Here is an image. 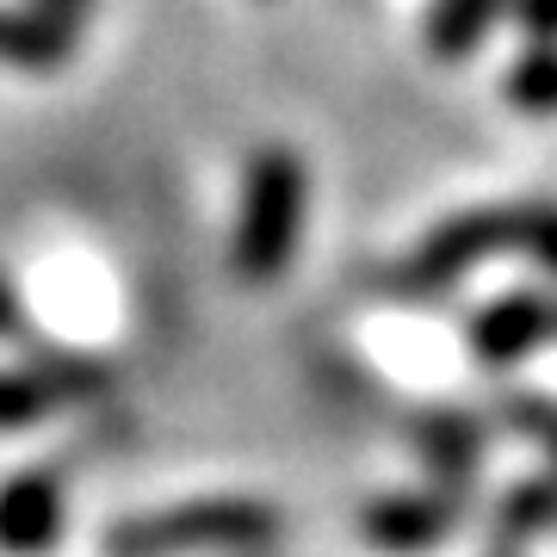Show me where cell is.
I'll return each instance as SVG.
<instances>
[{"mask_svg": "<svg viewBox=\"0 0 557 557\" xmlns=\"http://www.w3.org/2000/svg\"><path fill=\"white\" fill-rule=\"evenodd\" d=\"M38 7H44V13H57V20H69V25L94 13V0H38Z\"/></svg>", "mask_w": 557, "mask_h": 557, "instance_id": "cell-18", "label": "cell"}, {"mask_svg": "<svg viewBox=\"0 0 557 557\" xmlns=\"http://www.w3.org/2000/svg\"><path fill=\"white\" fill-rule=\"evenodd\" d=\"M508 13L533 32V44H557V0H508Z\"/></svg>", "mask_w": 557, "mask_h": 557, "instance_id": "cell-16", "label": "cell"}, {"mask_svg": "<svg viewBox=\"0 0 557 557\" xmlns=\"http://www.w3.org/2000/svg\"><path fill=\"white\" fill-rule=\"evenodd\" d=\"M304 199H310V180H304L298 149L267 143L248 174H242V211H236V273L255 285H273L292 255H298V230H304Z\"/></svg>", "mask_w": 557, "mask_h": 557, "instance_id": "cell-2", "label": "cell"}, {"mask_svg": "<svg viewBox=\"0 0 557 557\" xmlns=\"http://www.w3.org/2000/svg\"><path fill=\"white\" fill-rule=\"evenodd\" d=\"M465 515V496L458 490H391V496L366 502L359 508V533L372 539L384 557H428L446 545V533Z\"/></svg>", "mask_w": 557, "mask_h": 557, "instance_id": "cell-4", "label": "cell"}, {"mask_svg": "<svg viewBox=\"0 0 557 557\" xmlns=\"http://www.w3.org/2000/svg\"><path fill=\"white\" fill-rule=\"evenodd\" d=\"M496 13H502V0H434V13H428V50L440 62H465L483 44Z\"/></svg>", "mask_w": 557, "mask_h": 557, "instance_id": "cell-11", "label": "cell"}, {"mask_svg": "<svg viewBox=\"0 0 557 557\" xmlns=\"http://www.w3.org/2000/svg\"><path fill=\"white\" fill-rule=\"evenodd\" d=\"M520 255L557 278V205H520Z\"/></svg>", "mask_w": 557, "mask_h": 557, "instance_id": "cell-15", "label": "cell"}, {"mask_svg": "<svg viewBox=\"0 0 557 557\" xmlns=\"http://www.w3.org/2000/svg\"><path fill=\"white\" fill-rule=\"evenodd\" d=\"M552 335H557V298H539V292H508L471 322L478 366H490V372H508L520 359H533Z\"/></svg>", "mask_w": 557, "mask_h": 557, "instance_id": "cell-6", "label": "cell"}, {"mask_svg": "<svg viewBox=\"0 0 557 557\" xmlns=\"http://www.w3.org/2000/svg\"><path fill=\"white\" fill-rule=\"evenodd\" d=\"M278 539V508L260 496H199L106 527V557H260Z\"/></svg>", "mask_w": 557, "mask_h": 557, "instance_id": "cell-1", "label": "cell"}, {"mask_svg": "<svg viewBox=\"0 0 557 557\" xmlns=\"http://www.w3.org/2000/svg\"><path fill=\"white\" fill-rule=\"evenodd\" d=\"M409 446H416V458L428 465V478L440 490H458L465 496L471 478H478V465H483L490 428L471 409H428V416L409 421Z\"/></svg>", "mask_w": 557, "mask_h": 557, "instance_id": "cell-7", "label": "cell"}, {"mask_svg": "<svg viewBox=\"0 0 557 557\" xmlns=\"http://www.w3.org/2000/svg\"><path fill=\"white\" fill-rule=\"evenodd\" d=\"M25 335V304H20V285L0 273V341Z\"/></svg>", "mask_w": 557, "mask_h": 557, "instance_id": "cell-17", "label": "cell"}, {"mask_svg": "<svg viewBox=\"0 0 557 557\" xmlns=\"http://www.w3.org/2000/svg\"><path fill=\"white\" fill-rule=\"evenodd\" d=\"M69 533V496L57 471L0 478V557H44Z\"/></svg>", "mask_w": 557, "mask_h": 557, "instance_id": "cell-5", "label": "cell"}, {"mask_svg": "<svg viewBox=\"0 0 557 557\" xmlns=\"http://www.w3.org/2000/svg\"><path fill=\"white\" fill-rule=\"evenodd\" d=\"M50 409H57V397L44 391V379L32 372V366H20V372H0V434L32 428V421H44Z\"/></svg>", "mask_w": 557, "mask_h": 557, "instance_id": "cell-13", "label": "cell"}, {"mask_svg": "<svg viewBox=\"0 0 557 557\" xmlns=\"http://www.w3.org/2000/svg\"><path fill=\"white\" fill-rule=\"evenodd\" d=\"M508 100H515L527 119H557V44H533V50L508 69Z\"/></svg>", "mask_w": 557, "mask_h": 557, "instance_id": "cell-12", "label": "cell"}, {"mask_svg": "<svg viewBox=\"0 0 557 557\" xmlns=\"http://www.w3.org/2000/svg\"><path fill=\"white\" fill-rule=\"evenodd\" d=\"M508 428L539 440V453L552 458V478H557V397H508Z\"/></svg>", "mask_w": 557, "mask_h": 557, "instance_id": "cell-14", "label": "cell"}, {"mask_svg": "<svg viewBox=\"0 0 557 557\" xmlns=\"http://www.w3.org/2000/svg\"><path fill=\"white\" fill-rule=\"evenodd\" d=\"M75 57V25L44 7H0V69L57 75Z\"/></svg>", "mask_w": 557, "mask_h": 557, "instance_id": "cell-8", "label": "cell"}, {"mask_svg": "<svg viewBox=\"0 0 557 557\" xmlns=\"http://www.w3.org/2000/svg\"><path fill=\"white\" fill-rule=\"evenodd\" d=\"M520 248V205H483V211H458L434 230V236L421 242L409 267H403V292H416V298H434L458 278H471L483 260L508 255Z\"/></svg>", "mask_w": 557, "mask_h": 557, "instance_id": "cell-3", "label": "cell"}, {"mask_svg": "<svg viewBox=\"0 0 557 557\" xmlns=\"http://www.w3.org/2000/svg\"><path fill=\"white\" fill-rule=\"evenodd\" d=\"M557 527V478H533V483H515L496 508V557H508L515 545L552 533Z\"/></svg>", "mask_w": 557, "mask_h": 557, "instance_id": "cell-9", "label": "cell"}, {"mask_svg": "<svg viewBox=\"0 0 557 557\" xmlns=\"http://www.w3.org/2000/svg\"><path fill=\"white\" fill-rule=\"evenodd\" d=\"M32 372L44 379V391L57 397V409H87V403L106 397V366L87 354H69V347H32Z\"/></svg>", "mask_w": 557, "mask_h": 557, "instance_id": "cell-10", "label": "cell"}]
</instances>
